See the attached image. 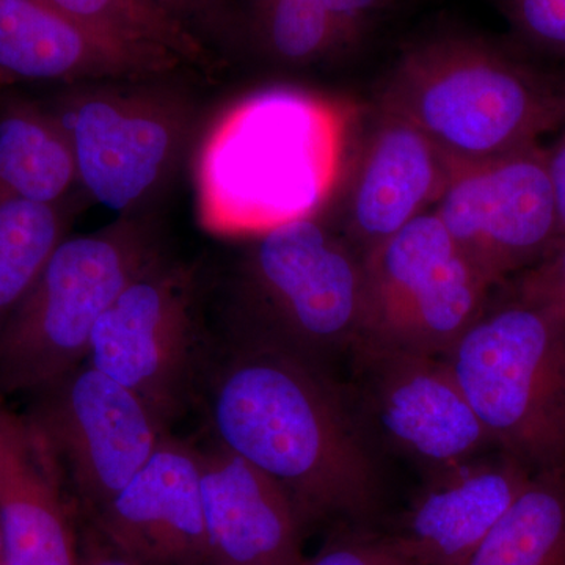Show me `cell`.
Listing matches in <instances>:
<instances>
[{"label":"cell","instance_id":"obj_1","mask_svg":"<svg viewBox=\"0 0 565 565\" xmlns=\"http://www.w3.org/2000/svg\"><path fill=\"white\" fill-rule=\"evenodd\" d=\"M199 390L214 444L273 479L305 530L373 515L377 463L322 364L234 334L210 353Z\"/></svg>","mask_w":565,"mask_h":565},{"label":"cell","instance_id":"obj_2","mask_svg":"<svg viewBox=\"0 0 565 565\" xmlns=\"http://www.w3.org/2000/svg\"><path fill=\"white\" fill-rule=\"evenodd\" d=\"M355 117L343 99L291 87L234 103L196 156L203 228L255 239L286 223L321 217L343 184Z\"/></svg>","mask_w":565,"mask_h":565},{"label":"cell","instance_id":"obj_3","mask_svg":"<svg viewBox=\"0 0 565 565\" xmlns=\"http://www.w3.org/2000/svg\"><path fill=\"white\" fill-rule=\"evenodd\" d=\"M377 107L414 122L459 170L541 143L564 125L561 88L500 44L465 33L408 46Z\"/></svg>","mask_w":565,"mask_h":565},{"label":"cell","instance_id":"obj_4","mask_svg":"<svg viewBox=\"0 0 565 565\" xmlns=\"http://www.w3.org/2000/svg\"><path fill=\"white\" fill-rule=\"evenodd\" d=\"M445 359L500 452L531 475L565 473L563 316L508 288Z\"/></svg>","mask_w":565,"mask_h":565},{"label":"cell","instance_id":"obj_5","mask_svg":"<svg viewBox=\"0 0 565 565\" xmlns=\"http://www.w3.org/2000/svg\"><path fill=\"white\" fill-rule=\"evenodd\" d=\"M162 256L154 230L137 214L66 236L0 329V396L39 393L84 363L96 322Z\"/></svg>","mask_w":565,"mask_h":565},{"label":"cell","instance_id":"obj_6","mask_svg":"<svg viewBox=\"0 0 565 565\" xmlns=\"http://www.w3.org/2000/svg\"><path fill=\"white\" fill-rule=\"evenodd\" d=\"M236 337L281 345L322 364L364 340L363 258L321 217L255 237L241 277Z\"/></svg>","mask_w":565,"mask_h":565},{"label":"cell","instance_id":"obj_7","mask_svg":"<svg viewBox=\"0 0 565 565\" xmlns=\"http://www.w3.org/2000/svg\"><path fill=\"white\" fill-rule=\"evenodd\" d=\"M132 81L77 84L54 111L76 161L77 185L106 210H137L166 184L192 128L180 96Z\"/></svg>","mask_w":565,"mask_h":565},{"label":"cell","instance_id":"obj_8","mask_svg":"<svg viewBox=\"0 0 565 565\" xmlns=\"http://www.w3.org/2000/svg\"><path fill=\"white\" fill-rule=\"evenodd\" d=\"M363 270V343L429 355L449 352L494 289L430 210L367 253Z\"/></svg>","mask_w":565,"mask_h":565},{"label":"cell","instance_id":"obj_9","mask_svg":"<svg viewBox=\"0 0 565 565\" xmlns=\"http://www.w3.org/2000/svg\"><path fill=\"white\" fill-rule=\"evenodd\" d=\"M210 352L195 270L162 256L96 322L85 362L136 393L170 427L199 392Z\"/></svg>","mask_w":565,"mask_h":565},{"label":"cell","instance_id":"obj_10","mask_svg":"<svg viewBox=\"0 0 565 565\" xmlns=\"http://www.w3.org/2000/svg\"><path fill=\"white\" fill-rule=\"evenodd\" d=\"M430 211L493 288L564 237L541 143L457 170Z\"/></svg>","mask_w":565,"mask_h":565},{"label":"cell","instance_id":"obj_11","mask_svg":"<svg viewBox=\"0 0 565 565\" xmlns=\"http://www.w3.org/2000/svg\"><path fill=\"white\" fill-rule=\"evenodd\" d=\"M35 394L28 416L50 441L87 516L120 493L169 435L150 405L88 362Z\"/></svg>","mask_w":565,"mask_h":565},{"label":"cell","instance_id":"obj_12","mask_svg":"<svg viewBox=\"0 0 565 565\" xmlns=\"http://www.w3.org/2000/svg\"><path fill=\"white\" fill-rule=\"evenodd\" d=\"M367 404L386 440L440 473L484 455L489 434L445 356L360 344Z\"/></svg>","mask_w":565,"mask_h":565},{"label":"cell","instance_id":"obj_13","mask_svg":"<svg viewBox=\"0 0 565 565\" xmlns=\"http://www.w3.org/2000/svg\"><path fill=\"white\" fill-rule=\"evenodd\" d=\"M457 170L414 122L377 107L332 202V226L364 258L429 211Z\"/></svg>","mask_w":565,"mask_h":565},{"label":"cell","instance_id":"obj_14","mask_svg":"<svg viewBox=\"0 0 565 565\" xmlns=\"http://www.w3.org/2000/svg\"><path fill=\"white\" fill-rule=\"evenodd\" d=\"M88 520L137 565H207L199 448L167 435Z\"/></svg>","mask_w":565,"mask_h":565},{"label":"cell","instance_id":"obj_15","mask_svg":"<svg viewBox=\"0 0 565 565\" xmlns=\"http://www.w3.org/2000/svg\"><path fill=\"white\" fill-rule=\"evenodd\" d=\"M182 65L169 52L107 39L50 0H0V84L145 81Z\"/></svg>","mask_w":565,"mask_h":565},{"label":"cell","instance_id":"obj_16","mask_svg":"<svg viewBox=\"0 0 565 565\" xmlns=\"http://www.w3.org/2000/svg\"><path fill=\"white\" fill-rule=\"evenodd\" d=\"M65 476L36 424L0 399L3 565H82Z\"/></svg>","mask_w":565,"mask_h":565},{"label":"cell","instance_id":"obj_17","mask_svg":"<svg viewBox=\"0 0 565 565\" xmlns=\"http://www.w3.org/2000/svg\"><path fill=\"white\" fill-rule=\"evenodd\" d=\"M531 476L503 452L430 475L386 541L416 565H467Z\"/></svg>","mask_w":565,"mask_h":565},{"label":"cell","instance_id":"obj_18","mask_svg":"<svg viewBox=\"0 0 565 565\" xmlns=\"http://www.w3.org/2000/svg\"><path fill=\"white\" fill-rule=\"evenodd\" d=\"M199 459L207 565H302L305 526L288 494L222 446Z\"/></svg>","mask_w":565,"mask_h":565},{"label":"cell","instance_id":"obj_19","mask_svg":"<svg viewBox=\"0 0 565 565\" xmlns=\"http://www.w3.org/2000/svg\"><path fill=\"white\" fill-rule=\"evenodd\" d=\"M0 182L3 191L29 202H66L77 185L76 161L54 111L0 96Z\"/></svg>","mask_w":565,"mask_h":565},{"label":"cell","instance_id":"obj_20","mask_svg":"<svg viewBox=\"0 0 565 565\" xmlns=\"http://www.w3.org/2000/svg\"><path fill=\"white\" fill-rule=\"evenodd\" d=\"M467 565H565V473L531 476Z\"/></svg>","mask_w":565,"mask_h":565},{"label":"cell","instance_id":"obj_21","mask_svg":"<svg viewBox=\"0 0 565 565\" xmlns=\"http://www.w3.org/2000/svg\"><path fill=\"white\" fill-rule=\"evenodd\" d=\"M71 215L65 202L44 204L0 195V329L68 236Z\"/></svg>","mask_w":565,"mask_h":565},{"label":"cell","instance_id":"obj_22","mask_svg":"<svg viewBox=\"0 0 565 565\" xmlns=\"http://www.w3.org/2000/svg\"><path fill=\"white\" fill-rule=\"evenodd\" d=\"M63 13L102 33L140 50L169 52L185 65L211 68L206 44L170 20L148 0H50Z\"/></svg>","mask_w":565,"mask_h":565},{"label":"cell","instance_id":"obj_23","mask_svg":"<svg viewBox=\"0 0 565 565\" xmlns=\"http://www.w3.org/2000/svg\"><path fill=\"white\" fill-rule=\"evenodd\" d=\"M302 31L318 39L355 47L377 14L393 0H259Z\"/></svg>","mask_w":565,"mask_h":565},{"label":"cell","instance_id":"obj_24","mask_svg":"<svg viewBox=\"0 0 565 565\" xmlns=\"http://www.w3.org/2000/svg\"><path fill=\"white\" fill-rule=\"evenodd\" d=\"M512 28L527 43L565 57V0H500Z\"/></svg>","mask_w":565,"mask_h":565},{"label":"cell","instance_id":"obj_25","mask_svg":"<svg viewBox=\"0 0 565 565\" xmlns=\"http://www.w3.org/2000/svg\"><path fill=\"white\" fill-rule=\"evenodd\" d=\"M302 565H416L401 555L385 535L345 531L333 535Z\"/></svg>","mask_w":565,"mask_h":565},{"label":"cell","instance_id":"obj_26","mask_svg":"<svg viewBox=\"0 0 565 565\" xmlns=\"http://www.w3.org/2000/svg\"><path fill=\"white\" fill-rule=\"evenodd\" d=\"M503 285L523 299L544 305L565 319V237L542 262Z\"/></svg>","mask_w":565,"mask_h":565},{"label":"cell","instance_id":"obj_27","mask_svg":"<svg viewBox=\"0 0 565 565\" xmlns=\"http://www.w3.org/2000/svg\"><path fill=\"white\" fill-rule=\"evenodd\" d=\"M148 2L203 43L204 35H222L228 25L225 0H148Z\"/></svg>","mask_w":565,"mask_h":565},{"label":"cell","instance_id":"obj_28","mask_svg":"<svg viewBox=\"0 0 565 565\" xmlns=\"http://www.w3.org/2000/svg\"><path fill=\"white\" fill-rule=\"evenodd\" d=\"M81 552L82 565H137L93 525L85 530Z\"/></svg>","mask_w":565,"mask_h":565},{"label":"cell","instance_id":"obj_29","mask_svg":"<svg viewBox=\"0 0 565 565\" xmlns=\"http://www.w3.org/2000/svg\"><path fill=\"white\" fill-rule=\"evenodd\" d=\"M546 163H548L550 180L555 192L561 232L565 237V131L557 137L552 147L546 148Z\"/></svg>","mask_w":565,"mask_h":565},{"label":"cell","instance_id":"obj_30","mask_svg":"<svg viewBox=\"0 0 565 565\" xmlns=\"http://www.w3.org/2000/svg\"><path fill=\"white\" fill-rule=\"evenodd\" d=\"M561 98H563L564 125H565V85H564V87H561Z\"/></svg>","mask_w":565,"mask_h":565},{"label":"cell","instance_id":"obj_31","mask_svg":"<svg viewBox=\"0 0 565 565\" xmlns=\"http://www.w3.org/2000/svg\"><path fill=\"white\" fill-rule=\"evenodd\" d=\"M3 193H7V192H6V191H3L2 182H0V195H3Z\"/></svg>","mask_w":565,"mask_h":565}]
</instances>
